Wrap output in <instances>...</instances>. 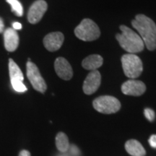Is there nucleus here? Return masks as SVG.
Wrapping results in <instances>:
<instances>
[{
	"mask_svg": "<svg viewBox=\"0 0 156 156\" xmlns=\"http://www.w3.org/2000/svg\"><path fill=\"white\" fill-rule=\"evenodd\" d=\"M120 30L122 33L116 34V38L123 49L134 54L143 51L145 44L140 35L126 25H121Z\"/></svg>",
	"mask_w": 156,
	"mask_h": 156,
	"instance_id": "2",
	"label": "nucleus"
},
{
	"mask_svg": "<svg viewBox=\"0 0 156 156\" xmlns=\"http://www.w3.org/2000/svg\"><path fill=\"white\" fill-rule=\"evenodd\" d=\"M103 59L100 55L98 54H92L85 58L82 62L83 67L87 70L94 71L97 70L99 67L102 66Z\"/></svg>",
	"mask_w": 156,
	"mask_h": 156,
	"instance_id": "13",
	"label": "nucleus"
},
{
	"mask_svg": "<svg viewBox=\"0 0 156 156\" xmlns=\"http://www.w3.org/2000/svg\"><path fill=\"white\" fill-rule=\"evenodd\" d=\"M54 69L58 77L64 80H69L73 77V68L66 58L63 57L56 58L54 62Z\"/></svg>",
	"mask_w": 156,
	"mask_h": 156,
	"instance_id": "10",
	"label": "nucleus"
},
{
	"mask_svg": "<svg viewBox=\"0 0 156 156\" xmlns=\"http://www.w3.org/2000/svg\"><path fill=\"white\" fill-rule=\"evenodd\" d=\"M12 27L14 30H20V29H22V25H21L20 23H17V22L13 23Z\"/></svg>",
	"mask_w": 156,
	"mask_h": 156,
	"instance_id": "22",
	"label": "nucleus"
},
{
	"mask_svg": "<svg viewBox=\"0 0 156 156\" xmlns=\"http://www.w3.org/2000/svg\"><path fill=\"white\" fill-rule=\"evenodd\" d=\"M101 83V73L98 70L91 71L85 78L83 83V91L85 94L91 95L99 88Z\"/></svg>",
	"mask_w": 156,
	"mask_h": 156,
	"instance_id": "8",
	"label": "nucleus"
},
{
	"mask_svg": "<svg viewBox=\"0 0 156 156\" xmlns=\"http://www.w3.org/2000/svg\"><path fill=\"white\" fill-rule=\"evenodd\" d=\"M149 143L152 147L156 148V135L153 134L149 139Z\"/></svg>",
	"mask_w": 156,
	"mask_h": 156,
	"instance_id": "20",
	"label": "nucleus"
},
{
	"mask_svg": "<svg viewBox=\"0 0 156 156\" xmlns=\"http://www.w3.org/2000/svg\"><path fill=\"white\" fill-rule=\"evenodd\" d=\"M71 152H72V154H73V155L75 156H77V155H79V150H78V148L76 147L75 145H73L71 147Z\"/></svg>",
	"mask_w": 156,
	"mask_h": 156,
	"instance_id": "21",
	"label": "nucleus"
},
{
	"mask_svg": "<svg viewBox=\"0 0 156 156\" xmlns=\"http://www.w3.org/2000/svg\"><path fill=\"white\" fill-rule=\"evenodd\" d=\"M4 41L6 50L13 52L19 46V36L17 33L13 28H9L4 32Z\"/></svg>",
	"mask_w": 156,
	"mask_h": 156,
	"instance_id": "12",
	"label": "nucleus"
},
{
	"mask_svg": "<svg viewBox=\"0 0 156 156\" xmlns=\"http://www.w3.org/2000/svg\"><path fill=\"white\" fill-rule=\"evenodd\" d=\"M7 3L11 6L12 11L15 13L17 16L21 17L23 15V8L21 3L18 0H7Z\"/></svg>",
	"mask_w": 156,
	"mask_h": 156,
	"instance_id": "17",
	"label": "nucleus"
},
{
	"mask_svg": "<svg viewBox=\"0 0 156 156\" xmlns=\"http://www.w3.org/2000/svg\"><path fill=\"white\" fill-rule=\"evenodd\" d=\"M93 106L97 112L102 114H114L119 111L121 103L118 99L110 95H103L95 98Z\"/></svg>",
	"mask_w": 156,
	"mask_h": 156,
	"instance_id": "5",
	"label": "nucleus"
},
{
	"mask_svg": "<svg viewBox=\"0 0 156 156\" xmlns=\"http://www.w3.org/2000/svg\"><path fill=\"white\" fill-rule=\"evenodd\" d=\"M122 64L124 73L130 79H135L141 75L143 70L141 59L134 54H126L122 56Z\"/></svg>",
	"mask_w": 156,
	"mask_h": 156,
	"instance_id": "4",
	"label": "nucleus"
},
{
	"mask_svg": "<svg viewBox=\"0 0 156 156\" xmlns=\"http://www.w3.org/2000/svg\"><path fill=\"white\" fill-rule=\"evenodd\" d=\"M48 5L44 0H37L30 6L28 13V20L31 24H36L45 14Z\"/></svg>",
	"mask_w": 156,
	"mask_h": 156,
	"instance_id": "7",
	"label": "nucleus"
},
{
	"mask_svg": "<svg viewBox=\"0 0 156 156\" xmlns=\"http://www.w3.org/2000/svg\"><path fill=\"white\" fill-rule=\"evenodd\" d=\"M125 149L132 156H145L146 151L140 142L136 140H129L126 142Z\"/></svg>",
	"mask_w": 156,
	"mask_h": 156,
	"instance_id": "14",
	"label": "nucleus"
},
{
	"mask_svg": "<svg viewBox=\"0 0 156 156\" xmlns=\"http://www.w3.org/2000/svg\"><path fill=\"white\" fill-rule=\"evenodd\" d=\"M12 86L15 91L19 93H24L27 90V87L20 80H11Z\"/></svg>",
	"mask_w": 156,
	"mask_h": 156,
	"instance_id": "18",
	"label": "nucleus"
},
{
	"mask_svg": "<svg viewBox=\"0 0 156 156\" xmlns=\"http://www.w3.org/2000/svg\"><path fill=\"white\" fill-rule=\"evenodd\" d=\"M4 30H5V25H4L3 20L0 17V34L3 33Z\"/></svg>",
	"mask_w": 156,
	"mask_h": 156,
	"instance_id": "24",
	"label": "nucleus"
},
{
	"mask_svg": "<svg viewBox=\"0 0 156 156\" xmlns=\"http://www.w3.org/2000/svg\"><path fill=\"white\" fill-rule=\"evenodd\" d=\"M77 38L84 41H92L100 37L101 31L96 23L90 19H84L75 29Z\"/></svg>",
	"mask_w": 156,
	"mask_h": 156,
	"instance_id": "3",
	"label": "nucleus"
},
{
	"mask_svg": "<svg viewBox=\"0 0 156 156\" xmlns=\"http://www.w3.org/2000/svg\"><path fill=\"white\" fill-rule=\"evenodd\" d=\"M62 156H64V155H62Z\"/></svg>",
	"mask_w": 156,
	"mask_h": 156,
	"instance_id": "25",
	"label": "nucleus"
},
{
	"mask_svg": "<svg viewBox=\"0 0 156 156\" xmlns=\"http://www.w3.org/2000/svg\"><path fill=\"white\" fill-rule=\"evenodd\" d=\"M132 25L143 41L148 50L156 48V25L153 20L144 15H137L132 21Z\"/></svg>",
	"mask_w": 156,
	"mask_h": 156,
	"instance_id": "1",
	"label": "nucleus"
},
{
	"mask_svg": "<svg viewBox=\"0 0 156 156\" xmlns=\"http://www.w3.org/2000/svg\"><path fill=\"white\" fill-rule=\"evenodd\" d=\"M26 69L27 77L33 87L38 92L44 93L47 89V85L41 75L37 66L33 62H28L26 64Z\"/></svg>",
	"mask_w": 156,
	"mask_h": 156,
	"instance_id": "6",
	"label": "nucleus"
},
{
	"mask_svg": "<svg viewBox=\"0 0 156 156\" xmlns=\"http://www.w3.org/2000/svg\"><path fill=\"white\" fill-rule=\"evenodd\" d=\"M9 71L11 80H20L23 82L24 76L22 71L12 58L9 59Z\"/></svg>",
	"mask_w": 156,
	"mask_h": 156,
	"instance_id": "15",
	"label": "nucleus"
},
{
	"mask_svg": "<svg viewBox=\"0 0 156 156\" xmlns=\"http://www.w3.org/2000/svg\"><path fill=\"white\" fill-rule=\"evenodd\" d=\"M146 90L145 83L136 80H129L122 85V91L124 94L132 96H140Z\"/></svg>",
	"mask_w": 156,
	"mask_h": 156,
	"instance_id": "9",
	"label": "nucleus"
},
{
	"mask_svg": "<svg viewBox=\"0 0 156 156\" xmlns=\"http://www.w3.org/2000/svg\"><path fill=\"white\" fill-rule=\"evenodd\" d=\"M64 40V35L61 32H53L44 37V45L49 51H56L61 48Z\"/></svg>",
	"mask_w": 156,
	"mask_h": 156,
	"instance_id": "11",
	"label": "nucleus"
},
{
	"mask_svg": "<svg viewBox=\"0 0 156 156\" xmlns=\"http://www.w3.org/2000/svg\"><path fill=\"white\" fill-rule=\"evenodd\" d=\"M144 114H145V116L150 122H153L155 119V112L151 108H145V111H144Z\"/></svg>",
	"mask_w": 156,
	"mask_h": 156,
	"instance_id": "19",
	"label": "nucleus"
},
{
	"mask_svg": "<svg viewBox=\"0 0 156 156\" xmlns=\"http://www.w3.org/2000/svg\"><path fill=\"white\" fill-rule=\"evenodd\" d=\"M56 146L58 151L62 153H65L69 147V140L67 136L63 132H58L56 136Z\"/></svg>",
	"mask_w": 156,
	"mask_h": 156,
	"instance_id": "16",
	"label": "nucleus"
},
{
	"mask_svg": "<svg viewBox=\"0 0 156 156\" xmlns=\"http://www.w3.org/2000/svg\"><path fill=\"white\" fill-rule=\"evenodd\" d=\"M19 156H31L30 153L26 150H23L22 151H20V153H19Z\"/></svg>",
	"mask_w": 156,
	"mask_h": 156,
	"instance_id": "23",
	"label": "nucleus"
}]
</instances>
